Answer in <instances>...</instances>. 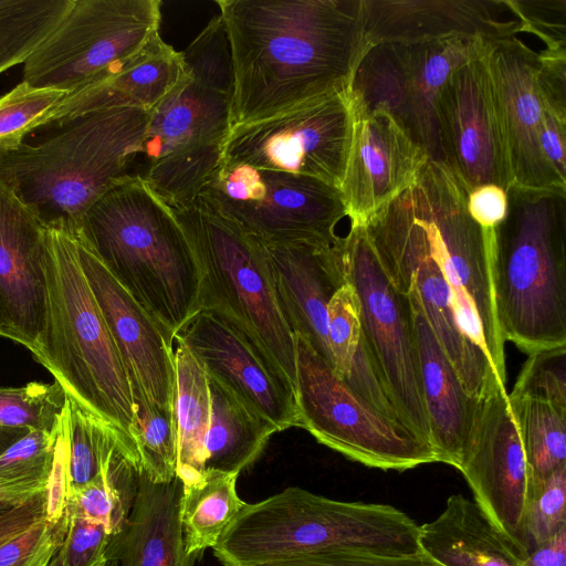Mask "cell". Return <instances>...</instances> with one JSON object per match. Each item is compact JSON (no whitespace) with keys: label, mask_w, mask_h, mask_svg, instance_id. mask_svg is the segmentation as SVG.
<instances>
[{"label":"cell","mask_w":566,"mask_h":566,"mask_svg":"<svg viewBox=\"0 0 566 566\" xmlns=\"http://www.w3.org/2000/svg\"><path fill=\"white\" fill-rule=\"evenodd\" d=\"M231 51V127L349 87L363 0H218Z\"/></svg>","instance_id":"6da1fadb"},{"label":"cell","mask_w":566,"mask_h":566,"mask_svg":"<svg viewBox=\"0 0 566 566\" xmlns=\"http://www.w3.org/2000/svg\"><path fill=\"white\" fill-rule=\"evenodd\" d=\"M77 232L172 345L200 310V272L171 209L128 175L85 213Z\"/></svg>","instance_id":"7a4b0ae2"},{"label":"cell","mask_w":566,"mask_h":566,"mask_svg":"<svg viewBox=\"0 0 566 566\" xmlns=\"http://www.w3.org/2000/svg\"><path fill=\"white\" fill-rule=\"evenodd\" d=\"M44 270L45 306L34 359L71 401L108 422L137 451L129 380L81 265L73 231L45 227Z\"/></svg>","instance_id":"3957f363"},{"label":"cell","mask_w":566,"mask_h":566,"mask_svg":"<svg viewBox=\"0 0 566 566\" xmlns=\"http://www.w3.org/2000/svg\"><path fill=\"white\" fill-rule=\"evenodd\" d=\"M149 115L123 107L76 117L40 143L0 155V180L45 227L75 232L87 210L130 175Z\"/></svg>","instance_id":"277c9868"},{"label":"cell","mask_w":566,"mask_h":566,"mask_svg":"<svg viewBox=\"0 0 566 566\" xmlns=\"http://www.w3.org/2000/svg\"><path fill=\"white\" fill-rule=\"evenodd\" d=\"M492 274L504 342L530 355L566 347V192L511 187Z\"/></svg>","instance_id":"5b68a950"},{"label":"cell","mask_w":566,"mask_h":566,"mask_svg":"<svg viewBox=\"0 0 566 566\" xmlns=\"http://www.w3.org/2000/svg\"><path fill=\"white\" fill-rule=\"evenodd\" d=\"M326 549L415 554L419 525L388 504L344 502L287 488L239 512L213 546L224 566H260Z\"/></svg>","instance_id":"8992f818"},{"label":"cell","mask_w":566,"mask_h":566,"mask_svg":"<svg viewBox=\"0 0 566 566\" xmlns=\"http://www.w3.org/2000/svg\"><path fill=\"white\" fill-rule=\"evenodd\" d=\"M200 272V308L233 324L296 388L295 337L277 303L262 243L199 200L171 209Z\"/></svg>","instance_id":"52a82bcc"},{"label":"cell","mask_w":566,"mask_h":566,"mask_svg":"<svg viewBox=\"0 0 566 566\" xmlns=\"http://www.w3.org/2000/svg\"><path fill=\"white\" fill-rule=\"evenodd\" d=\"M469 191L443 161L428 158L416 180L398 196L443 272L464 334L486 354L505 384V342L496 316L492 274L494 229L481 228L470 217Z\"/></svg>","instance_id":"ba28073f"},{"label":"cell","mask_w":566,"mask_h":566,"mask_svg":"<svg viewBox=\"0 0 566 566\" xmlns=\"http://www.w3.org/2000/svg\"><path fill=\"white\" fill-rule=\"evenodd\" d=\"M181 54L187 75L150 111L134 174L210 176L221 165L233 95L222 18L213 17Z\"/></svg>","instance_id":"9c48e42d"},{"label":"cell","mask_w":566,"mask_h":566,"mask_svg":"<svg viewBox=\"0 0 566 566\" xmlns=\"http://www.w3.org/2000/svg\"><path fill=\"white\" fill-rule=\"evenodd\" d=\"M333 250L358 298L366 352L401 424L431 446L408 296L392 284L365 226L350 224Z\"/></svg>","instance_id":"30bf717a"},{"label":"cell","mask_w":566,"mask_h":566,"mask_svg":"<svg viewBox=\"0 0 566 566\" xmlns=\"http://www.w3.org/2000/svg\"><path fill=\"white\" fill-rule=\"evenodd\" d=\"M196 200L265 243L328 244L346 217L340 190L315 178L221 164Z\"/></svg>","instance_id":"8fae6325"},{"label":"cell","mask_w":566,"mask_h":566,"mask_svg":"<svg viewBox=\"0 0 566 566\" xmlns=\"http://www.w3.org/2000/svg\"><path fill=\"white\" fill-rule=\"evenodd\" d=\"M294 337L300 428L369 468L405 471L437 462L429 443L368 403L304 338Z\"/></svg>","instance_id":"7c38bea8"},{"label":"cell","mask_w":566,"mask_h":566,"mask_svg":"<svg viewBox=\"0 0 566 566\" xmlns=\"http://www.w3.org/2000/svg\"><path fill=\"white\" fill-rule=\"evenodd\" d=\"M486 41L454 38L367 46L349 83L353 109L387 112L427 155L442 161L437 101L448 77Z\"/></svg>","instance_id":"4fadbf2b"},{"label":"cell","mask_w":566,"mask_h":566,"mask_svg":"<svg viewBox=\"0 0 566 566\" xmlns=\"http://www.w3.org/2000/svg\"><path fill=\"white\" fill-rule=\"evenodd\" d=\"M159 0H74L23 64L22 81L71 93L124 67L159 34Z\"/></svg>","instance_id":"5bb4252c"},{"label":"cell","mask_w":566,"mask_h":566,"mask_svg":"<svg viewBox=\"0 0 566 566\" xmlns=\"http://www.w3.org/2000/svg\"><path fill=\"white\" fill-rule=\"evenodd\" d=\"M364 226L395 287L406 295L409 284L413 286L427 322L467 394L480 398L494 384H504L486 354L464 334L452 291L400 197L377 210Z\"/></svg>","instance_id":"9a60e30c"},{"label":"cell","mask_w":566,"mask_h":566,"mask_svg":"<svg viewBox=\"0 0 566 566\" xmlns=\"http://www.w3.org/2000/svg\"><path fill=\"white\" fill-rule=\"evenodd\" d=\"M353 124L348 87L277 116L231 127L221 164L302 175L340 189Z\"/></svg>","instance_id":"2e32d148"},{"label":"cell","mask_w":566,"mask_h":566,"mask_svg":"<svg viewBox=\"0 0 566 566\" xmlns=\"http://www.w3.org/2000/svg\"><path fill=\"white\" fill-rule=\"evenodd\" d=\"M458 470L490 520L524 548L530 472L505 385L496 382L475 399Z\"/></svg>","instance_id":"e0dca14e"},{"label":"cell","mask_w":566,"mask_h":566,"mask_svg":"<svg viewBox=\"0 0 566 566\" xmlns=\"http://www.w3.org/2000/svg\"><path fill=\"white\" fill-rule=\"evenodd\" d=\"M483 52L458 67L438 95L440 149L469 190L493 184L507 191L513 182Z\"/></svg>","instance_id":"ac0fdd59"},{"label":"cell","mask_w":566,"mask_h":566,"mask_svg":"<svg viewBox=\"0 0 566 566\" xmlns=\"http://www.w3.org/2000/svg\"><path fill=\"white\" fill-rule=\"evenodd\" d=\"M483 54L512 187L566 192L539 146L544 105L536 84L538 52L509 36L486 41Z\"/></svg>","instance_id":"d6986e66"},{"label":"cell","mask_w":566,"mask_h":566,"mask_svg":"<svg viewBox=\"0 0 566 566\" xmlns=\"http://www.w3.org/2000/svg\"><path fill=\"white\" fill-rule=\"evenodd\" d=\"M175 338L189 348L209 376L277 432L300 427L293 387L258 346L219 313L200 308Z\"/></svg>","instance_id":"ffe728a7"},{"label":"cell","mask_w":566,"mask_h":566,"mask_svg":"<svg viewBox=\"0 0 566 566\" xmlns=\"http://www.w3.org/2000/svg\"><path fill=\"white\" fill-rule=\"evenodd\" d=\"M78 258L126 370L130 389L174 408L172 345L146 311L115 280L85 239L74 232Z\"/></svg>","instance_id":"44dd1931"},{"label":"cell","mask_w":566,"mask_h":566,"mask_svg":"<svg viewBox=\"0 0 566 566\" xmlns=\"http://www.w3.org/2000/svg\"><path fill=\"white\" fill-rule=\"evenodd\" d=\"M365 48L524 33L511 0H363Z\"/></svg>","instance_id":"7402d4cb"},{"label":"cell","mask_w":566,"mask_h":566,"mask_svg":"<svg viewBox=\"0 0 566 566\" xmlns=\"http://www.w3.org/2000/svg\"><path fill=\"white\" fill-rule=\"evenodd\" d=\"M45 226L0 180V336L38 353L45 306Z\"/></svg>","instance_id":"603a6c76"},{"label":"cell","mask_w":566,"mask_h":566,"mask_svg":"<svg viewBox=\"0 0 566 566\" xmlns=\"http://www.w3.org/2000/svg\"><path fill=\"white\" fill-rule=\"evenodd\" d=\"M428 158L387 112L354 111L350 149L339 189L350 224L364 226L408 188Z\"/></svg>","instance_id":"cb8c5ba5"},{"label":"cell","mask_w":566,"mask_h":566,"mask_svg":"<svg viewBox=\"0 0 566 566\" xmlns=\"http://www.w3.org/2000/svg\"><path fill=\"white\" fill-rule=\"evenodd\" d=\"M260 242L289 327L333 368L327 340V306L345 283L333 244Z\"/></svg>","instance_id":"d4e9b609"},{"label":"cell","mask_w":566,"mask_h":566,"mask_svg":"<svg viewBox=\"0 0 566 566\" xmlns=\"http://www.w3.org/2000/svg\"><path fill=\"white\" fill-rule=\"evenodd\" d=\"M181 480L153 482L138 474L135 499L123 528L112 535L106 559L119 566H193L185 548Z\"/></svg>","instance_id":"484cf974"},{"label":"cell","mask_w":566,"mask_h":566,"mask_svg":"<svg viewBox=\"0 0 566 566\" xmlns=\"http://www.w3.org/2000/svg\"><path fill=\"white\" fill-rule=\"evenodd\" d=\"M187 75L181 52L158 34L124 67L69 93L48 124H64L109 108L151 111Z\"/></svg>","instance_id":"4316f807"},{"label":"cell","mask_w":566,"mask_h":566,"mask_svg":"<svg viewBox=\"0 0 566 566\" xmlns=\"http://www.w3.org/2000/svg\"><path fill=\"white\" fill-rule=\"evenodd\" d=\"M409 298L430 443L437 462L459 468L470 432L475 399L464 390L453 366L438 343L409 284Z\"/></svg>","instance_id":"83f0119b"},{"label":"cell","mask_w":566,"mask_h":566,"mask_svg":"<svg viewBox=\"0 0 566 566\" xmlns=\"http://www.w3.org/2000/svg\"><path fill=\"white\" fill-rule=\"evenodd\" d=\"M419 547L442 566H523L527 556L462 494L450 495L439 516L419 526Z\"/></svg>","instance_id":"f1b7e54d"},{"label":"cell","mask_w":566,"mask_h":566,"mask_svg":"<svg viewBox=\"0 0 566 566\" xmlns=\"http://www.w3.org/2000/svg\"><path fill=\"white\" fill-rule=\"evenodd\" d=\"M208 375V374H207ZM211 415L203 471L239 475L256 460L276 429L208 375Z\"/></svg>","instance_id":"f546056e"},{"label":"cell","mask_w":566,"mask_h":566,"mask_svg":"<svg viewBox=\"0 0 566 566\" xmlns=\"http://www.w3.org/2000/svg\"><path fill=\"white\" fill-rule=\"evenodd\" d=\"M175 367L174 410L178 430L177 476L184 489L205 479V440L210 423L208 375L178 338L172 343Z\"/></svg>","instance_id":"4dcf8cb0"},{"label":"cell","mask_w":566,"mask_h":566,"mask_svg":"<svg viewBox=\"0 0 566 566\" xmlns=\"http://www.w3.org/2000/svg\"><path fill=\"white\" fill-rule=\"evenodd\" d=\"M238 475L207 473L201 483L184 489L180 518L185 548L199 556L213 548L245 505L237 493Z\"/></svg>","instance_id":"1f68e13d"},{"label":"cell","mask_w":566,"mask_h":566,"mask_svg":"<svg viewBox=\"0 0 566 566\" xmlns=\"http://www.w3.org/2000/svg\"><path fill=\"white\" fill-rule=\"evenodd\" d=\"M137 481V471L120 452H116L96 476L70 491L66 510L103 525L115 535L127 521Z\"/></svg>","instance_id":"d6a6232c"},{"label":"cell","mask_w":566,"mask_h":566,"mask_svg":"<svg viewBox=\"0 0 566 566\" xmlns=\"http://www.w3.org/2000/svg\"><path fill=\"white\" fill-rule=\"evenodd\" d=\"M74 0H0V74L24 62L55 31Z\"/></svg>","instance_id":"836d02e7"},{"label":"cell","mask_w":566,"mask_h":566,"mask_svg":"<svg viewBox=\"0 0 566 566\" xmlns=\"http://www.w3.org/2000/svg\"><path fill=\"white\" fill-rule=\"evenodd\" d=\"M530 476L543 478L566 464V412L549 402L507 395Z\"/></svg>","instance_id":"e575fe53"},{"label":"cell","mask_w":566,"mask_h":566,"mask_svg":"<svg viewBox=\"0 0 566 566\" xmlns=\"http://www.w3.org/2000/svg\"><path fill=\"white\" fill-rule=\"evenodd\" d=\"M135 442L140 473L153 482H169L177 476L178 430L174 408L151 401L133 390Z\"/></svg>","instance_id":"d590c367"},{"label":"cell","mask_w":566,"mask_h":566,"mask_svg":"<svg viewBox=\"0 0 566 566\" xmlns=\"http://www.w3.org/2000/svg\"><path fill=\"white\" fill-rule=\"evenodd\" d=\"M67 94L22 81L0 96V155L18 149L29 133L45 126L50 114Z\"/></svg>","instance_id":"8d00e7d4"},{"label":"cell","mask_w":566,"mask_h":566,"mask_svg":"<svg viewBox=\"0 0 566 566\" xmlns=\"http://www.w3.org/2000/svg\"><path fill=\"white\" fill-rule=\"evenodd\" d=\"M327 340L333 369L342 379L371 363L364 344L358 298L346 282L327 306Z\"/></svg>","instance_id":"74e56055"},{"label":"cell","mask_w":566,"mask_h":566,"mask_svg":"<svg viewBox=\"0 0 566 566\" xmlns=\"http://www.w3.org/2000/svg\"><path fill=\"white\" fill-rule=\"evenodd\" d=\"M65 400V392L56 381L0 387V426L55 432Z\"/></svg>","instance_id":"f35d334b"},{"label":"cell","mask_w":566,"mask_h":566,"mask_svg":"<svg viewBox=\"0 0 566 566\" xmlns=\"http://www.w3.org/2000/svg\"><path fill=\"white\" fill-rule=\"evenodd\" d=\"M566 527V464L543 478H528L523 544L528 554Z\"/></svg>","instance_id":"ab89813d"},{"label":"cell","mask_w":566,"mask_h":566,"mask_svg":"<svg viewBox=\"0 0 566 566\" xmlns=\"http://www.w3.org/2000/svg\"><path fill=\"white\" fill-rule=\"evenodd\" d=\"M511 394L543 399L566 412V347L530 354Z\"/></svg>","instance_id":"60d3db41"},{"label":"cell","mask_w":566,"mask_h":566,"mask_svg":"<svg viewBox=\"0 0 566 566\" xmlns=\"http://www.w3.org/2000/svg\"><path fill=\"white\" fill-rule=\"evenodd\" d=\"M70 523L65 509L57 522L44 517L0 546V566H49L62 545Z\"/></svg>","instance_id":"b9f144b4"},{"label":"cell","mask_w":566,"mask_h":566,"mask_svg":"<svg viewBox=\"0 0 566 566\" xmlns=\"http://www.w3.org/2000/svg\"><path fill=\"white\" fill-rule=\"evenodd\" d=\"M67 513L66 535L49 566H104L112 534L101 524Z\"/></svg>","instance_id":"7bdbcfd3"},{"label":"cell","mask_w":566,"mask_h":566,"mask_svg":"<svg viewBox=\"0 0 566 566\" xmlns=\"http://www.w3.org/2000/svg\"><path fill=\"white\" fill-rule=\"evenodd\" d=\"M260 566H442L423 552L387 555L358 549H326L269 562Z\"/></svg>","instance_id":"ee69618b"},{"label":"cell","mask_w":566,"mask_h":566,"mask_svg":"<svg viewBox=\"0 0 566 566\" xmlns=\"http://www.w3.org/2000/svg\"><path fill=\"white\" fill-rule=\"evenodd\" d=\"M524 33L538 36L551 52L566 51V0H511Z\"/></svg>","instance_id":"f6af8a7d"},{"label":"cell","mask_w":566,"mask_h":566,"mask_svg":"<svg viewBox=\"0 0 566 566\" xmlns=\"http://www.w3.org/2000/svg\"><path fill=\"white\" fill-rule=\"evenodd\" d=\"M66 401V400H65ZM70 491L69 434L64 405L56 436L54 459L45 489V518L57 522L64 514Z\"/></svg>","instance_id":"bcb514c9"},{"label":"cell","mask_w":566,"mask_h":566,"mask_svg":"<svg viewBox=\"0 0 566 566\" xmlns=\"http://www.w3.org/2000/svg\"><path fill=\"white\" fill-rule=\"evenodd\" d=\"M536 84L544 108L566 120V51L538 52Z\"/></svg>","instance_id":"7dc6e473"},{"label":"cell","mask_w":566,"mask_h":566,"mask_svg":"<svg viewBox=\"0 0 566 566\" xmlns=\"http://www.w3.org/2000/svg\"><path fill=\"white\" fill-rule=\"evenodd\" d=\"M467 208L481 228L495 229L507 214V193L493 184L474 187L468 193Z\"/></svg>","instance_id":"c3c4849f"},{"label":"cell","mask_w":566,"mask_h":566,"mask_svg":"<svg viewBox=\"0 0 566 566\" xmlns=\"http://www.w3.org/2000/svg\"><path fill=\"white\" fill-rule=\"evenodd\" d=\"M539 146L552 170L566 184V120L545 108L539 130Z\"/></svg>","instance_id":"681fc988"},{"label":"cell","mask_w":566,"mask_h":566,"mask_svg":"<svg viewBox=\"0 0 566 566\" xmlns=\"http://www.w3.org/2000/svg\"><path fill=\"white\" fill-rule=\"evenodd\" d=\"M45 491L0 515V546L45 516Z\"/></svg>","instance_id":"f907efd6"},{"label":"cell","mask_w":566,"mask_h":566,"mask_svg":"<svg viewBox=\"0 0 566 566\" xmlns=\"http://www.w3.org/2000/svg\"><path fill=\"white\" fill-rule=\"evenodd\" d=\"M523 566H566V527L530 552Z\"/></svg>","instance_id":"816d5d0a"},{"label":"cell","mask_w":566,"mask_h":566,"mask_svg":"<svg viewBox=\"0 0 566 566\" xmlns=\"http://www.w3.org/2000/svg\"><path fill=\"white\" fill-rule=\"evenodd\" d=\"M28 430L29 429L0 426V453L23 434H25ZM27 501L28 500L23 499L22 496L7 491L0 486V515L13 510Z\"/></svg>","instance_id":"f5cc1de1"},{"label":"cell","mask_w":566,"mask_h":566,"mask_svg":"<svg viewBox=\"0 0 566 566\" xmlns=\"http://www.w3.org/2000/svg\"><path fill=\"white\" fill-rule=\"evenodd\" d=\"M104 566H119L116 560H108Z\"/></svg>","instance_id":"db71d44e"}]
</instances>
